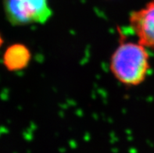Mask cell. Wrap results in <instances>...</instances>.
Here are the masks:
<instances>
[{
    "label": "cell",
    "instance_id": "277c9868",
    "mask_svg": "<svg viewBox=\"0 0 154 153\" xmlns=\"http://www.w3.org/2000/svg\"><path fill=\"white\" fill-rule=\"evenodd\" d=\"M31 59L29 49L23 45H15L7 49L4 63L10 70H20L27 66Z\"/></svg>",
    "mask_w": 154,
    "mask_h": 153
},
{
    "label": "cell",
    "instance_id": "6da1fadb",
    "mask_svg": "<svg viewBox=\"0 0 154 153\" xmlns=\"http://www.w3.org/2000/svg\"><path fill=\"white\" fill-rule=\"evenodd\" d=\"M150 67L147 48L138 41H127L122 38L109 60V70L114 78L129 87L142 84Z\"/></svg>",
    "mask_w": 154,
    "mask_h": 153
},
{
    "label": "cell",
    "instance_id": "3957f363",
    "mask_svg": "<svg viewBox=\"0 0 154 153\" xmlns=\"http://www.w3.org/2000/svg\"><path fill=\"white\" fill-rule=\"evenodd\" d=\"M129 25L138 41L154 50V0H149L129 15Z\"/></svg>",
    "mask_w": 154,
    "mask_h": 153
},
{
    "label": "cell",
    "instance_id": "7a4b0ae2",
    "mask_svg": "<svg viewBox=\"0 0 154 153\" xmlns=\"http://www.w3.org/2000/svg\"><path fill=\"white\" fill-rule=\"evenodd\" d=\"M6 18L14 26L43 24L53 16L49 0H3Z\"/></svg>",
    "mask_w": 154,
    "mask_h": 153
}]
</instances>
